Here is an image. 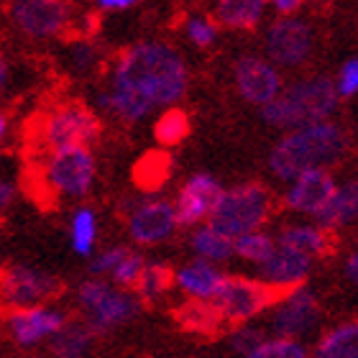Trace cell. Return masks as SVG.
<instances>
[{
  "label": "cell",
  "instance_id": "277c9868",
  "mask_svg": "<svg viewBox=\"0 0 358 358\" xmlns=\"http://www.w3.org/2000/svg\"><path fill=\"white\" fill-rule=\"evenodd\" d=\"M75 305L83 315V322L95 336H105L134 322L143 307L134 289L115 287L100 276H90L77 287Z\"/></svg>",
  "mask_w": 358,
  "mask_h": 358
},
{
  "label": "cell",
  "instance_id": "1f68e13d",
  "mask_svg": "<svg viewBox=\"0 0 358 358\" xmlns=\"http://www.w3.org/2000/svg\"><path fill=\"white\" fill-rule=\"evenodd\" d=\"M238 358H310V353H307V343H302V341L266 336L256 348H251Z\"/></svg>",
  "mask_w": 358,
  "mask_h": 358
},
{
  "label": "cell",
  "instance_id": "e575fe53",
  "mask_svg": "<svg viewBox=\"0 0 358 358\" xmlns=\"http://www.w3.org/2000/svg\"><path fill=\"white\" fill-rule=\"evenodd\" d=\"M67 62L69 67L75 69L77 75H90L92 69L100 67V52H97V46L90 41L87 36H77L75 41H69L67 46Z\"/></svg>",
  "mask_w": 358,
  "mask_h": 358
},
{
  "label": "cell",
  "instance_id": "30bf717a",
  "mask_svg": "<svg viewBox=\"0 0 358 358\" xmlns=\"http://www.w3.org/2000/svg\"><path fill=\"white\" fill-rule=\"evenodd\" d=\"M274 299L276 292L268 289L259 276L228 274L213 305L225 325H243V322H256L259 317H264L268 307L274 305Z\"/></svg>",
  "mask_w": 358,
  "mask_h": 358
},
{
  "label": "cell",
  "instance_id": "52a82bcc",
  "mask_svg": "<svg viewBox=\"0 0 358 358\" xmlns=\"http://www.w3.org/2000/svg\"><path fill=\"white\" fill-rule=\"evenodd\" d=\"M97 177V162L87 146L46 151L38 169V185L52 200H85Z\"/></svg>",
  "mask_w": 358,
  "mask_h": 358
},
{
  "label": "cell",
  "instance_id": "4316f807",
  "mask_svg": "<svg viewBox=\"0 0 358 358\" xmlns=\"http://www.w3.org/2000/svg\"><path fill=\"white\" fill-rule=\"evenodd\" d=\"M169 177H172V157H169V151H149V154H143L136 162L134 182L143 194H157L169 182Z\"/></svg>",
  "mask_w": 358,
  "mask_h": 358
},
{
  "label": "cell",
  "instance_id": "83f0119b",
  "mask_svg": "<svg viewBox=\"0 0 358 358\" xmlns=\"http://www.w3.org/2000/svg\"><path fill=\"white\" fill-rule=\"evenodd\" d=\"M174 289V268L166 262H146L138 274V282L134 284V294L141 299V305L146 302H159L164 299L169 292Z\"/></svg>",
  "mask_w": 358,
  "mask_h": 358
},
{
  "label": "cell",
  "instance_id": "74e56055",
  "mask_svg": "<svg viewBox=\"0 0 358 358\" xmlns=\"http://www.w3.org/2000/svg\"><path fill=\"white\" fill-rule=\"evenodd\" d=\"M128 246H108L103 251L90 256V274L100 276V279H108V274L113 271V266L120 262V256L126 254Z\"/></svg>",
  "mask_w": 358,
  "mask_h": 358
},
{
  "label": "cell",
  "instance_id": "ac0fdd59",
  "mask_svg": "<svg viewBox=\"0 0 358 358\" xmlns=\"http://www.w3.org/2000/svg\"><path fill=\"white\" fill-rule=\"evenodd\" d=\"M313 268H315L313 259H307L305 254H297V251H292V248L276 243L271 256L256 268V271H259L256 276L266 284L268 289H274L276 294H282V292L297 289V287L310 282Z\"/></svg>",
  "mask_w": 358,
  "mask_h": 358
},
{
  "label": "cell",
  "instance_id": "d4e9b609",
  "mask_svg": "<svg viewBox=\"0 0 358 358\" xmlns=\"http://www.w3.org/2000/svg\"><path fill=\"white\" fill-rule=\"evenodd\" d=\"M189 248H192L194 259L215 264V266H223V264H228L233 259V238H228L225 233H220L215 225L210 223L192 228Z\"/></svg>",
  "mask_w": 358,
  "mask_h": 358
},
{
  "label": "cell",
  "instance_id": "9a60e30c",
  "mask_svg": "<svg viewBox=\"0 0 358 358\" xmlns=\"http://www.w3.org/2000/svg\"><path fill=\"white\" fill-rule=\"evenodd\" d=\"M233 85L248 105L264 108L284 90V75L264 54H241L233 64Z\"/></svg>",
  "mask_w": 358,
  "mask_h": 358
},
{
  "label": "cell",
  "instance_id": "60d3db41",
  "mask_svg": "<svg viewBox=\"0 0 358 358\" xmlns=\"http://www.w3.org/2000/svg\"><path fill=\"white\" fill-rule=\"evenodd\" d=\"M305 0H266V6H271L279 15H294L302 8Z\"/></svg>",
  "mask_w": 358,
  "mask_h": 358
},
{
  "label": "cell",
  "instance_id": "8992f818",
  "mask_svg": "<svg viewBox=\"0 0 358 358\" xmlns=\"http://www.w3.org/2000/svg\"><path fill=\"white\" fill-rule=\"evenodd\" d=\"M271 213H274L271 189L264 187L262 182H241L228 189L223 187L208 223L215 225L228 238H238L243 233L264 228Z\"/></svg>",
  "mask_w": 358,
  "mask_h": 358
},
{
  "label": "cell",
  "instance_id": "b9f144b4",
  "mask_svg": "<svg viewBox=\"0 0 358 358\" xmlns=\"http://www.w3.org/2000/svg\"><path fill=\"white\" fill-rule=\"evenodd\" d=\"M343 276L348 284H356L358 282V254L351 251V254L343 259Z\"/></svg>",
  "mask_w": 358,
  "mask_h": 358
},
{
  "label": "cell",
  "instance_id": "f6af8a7d",
  "mask_svg": "<svg viewBox=\"0 0 358 358\" xmlns=\"http://www.w3.org/2000/svg\"><path fill=\"white\" fill-rule=\"evenodd\" d=\"M23 358H41V356H23Z\"/></svg>",
  "mask_w": 358,
  "mask_h": 358
},
{
  "label": "cell",
  "instance_id": "5bb4252c",
  "mask_svg": "<svg viewBox=\"0 0 358 358\" xmlns=\"http://www.w3.org/2000/svg\"><path fill=\"white\" fill-rule=\"evenodd\" d=\"M69 322V315L54 302L36 307L10 310L6 317V333L10 343L21 351H36L41 345H49L57 333Z\"/></svg>",
  "mask_w": 358,
  "mask_h": 358
},
{
  "label": "cell",
  "instance_id": "5b68a950",
  "mask_svg": "<svg viewBox=\"0 0 358 358\" xmlns=\"http://www.w3.org/2000/svg\"><path fill=\"white\" fill-rule=\"evenodd\" d=\"M103 134V118L100 113L92 110L87 103L80 100H64V103L52 105L49 110L41 113L36 120V136L34 141L41 146V151L69 149V146H87Z\"/></svg>",
  "mask_w": 358,
  "mask_h": 358
},
{
  "label": "cell",
  "instance_id": "8d00e7d4",
  "mask_svg": "<svg viewBox=\"0 0 358 358\" xmlns=\"http://www.w3.org/2000/svg\"><path fill=\"white\" fill-rule=\"evenodd\" d=\"M333 87H336L338 100H351L358 92V59L351 57L345 59L338 69V75L333 77Z\"/></svg>",
  "mask_w": 358,
  "mask_h": 358
},
{
  "label": "cell",
  "instance_id": "ba28073f",
  "mask_svg": "<svg viewBox=\"0 0 358 358\" xmlns=\"http://www.w3.org/2000/svg\"><path fill=\"white\" fill-rule=\"evenodd\" d=\"M322 322V302L313 287H297V289L276 294L274 305L266 313V333L268 336L302 341L315 336Z\"/></svg>",
  "mask_w": 358,
  "mask_h": 358
},
{
  "label": "cell",
  "instance_id": "9c48e42d",
  "mask_svg": "<svg viewBox=\"0 0 358 358\" xmlns=\"http://www.w3.org/2000/svg\"><path fill=\"white\" fill-rule=\"evenodd\" d=\"M315 54V31L305 18L279 15L264 31V57L279 72L302 69Z\"/></svg>",
  "mask_w": 358,
  "mask_h": 358
},
{
  "label": "cell",
  "instance_id": "7a4b0ae2",
  "mask_svg": "<svg viewBox=\"0 0 358 358\" xmlns=\"http://www.w3.org/2000/svg\"><path fill=\"white\" fill-rule=\"evenodd\" d=\"M348 149L351 138L341 123H310L294 131H284L282 138L268 151V172L282 182H289L307 169H333L343 162Z\"/></svg>",
  "mask_w": 358,
  "mask_h": 358
},
{
  "label": "cell",
  "instance_id": "7bdbcfd3",
  "mask_svg": "<svg viewBox=\"0 0 358 358\" xmlns=\"http://www.w3.org/2000/svg\"><path fill=\"white\" fill-rule=\"evenodd\" d=\"M8 75H10V69H8V59L0 54V92L6 90V85H8Z\"/></svg>",
  "mask_w": 358,
  "mask_h": 358
},
{
  "label": "cell",
  "instance_id": "f1b7e54d",
  "mask_svg": "<svg viewBox=\"0 0 358 358\" xmlns=\"http://www.w3.org/2000/svg\"><path fill=\"white\" fill-rule=\"evenodd\" d=\"M189 134H192V118L185 108L172 105V108L159 110L157 120H154V138H157L159 149H174L182 141H187Z\"/></svg>",
  "mask_w": 358,
  "mask_h": 358
},
{
  "label": "cell",
  "instance_id": "484cf974",
  "mask_svg": "<svg viewBox=\"0 0 358 358\" xmlns=\"http://www.w3.org/2000/svg\"><path fill=\"white\" fill-rule=\"evenodd\" d=\"M95 333L85 322L69 320L57 336L49 341L52 358H90L95 351Z\"/></svg>",
  "mask_w": 358,
  "mask_h": 358
},
{
  "label": "cell",
  "instance_id": "4dcf8cb0",
  "mask_svg": "<svg viewBox=\"0 0 358 358\" xmlns=\"http://www.w3.org/2000/svg\"><path fill=\"white\" fill-rule=\"evenodd\" d=\"M274 248H276L274 233L259 228V231L243 233L238 238H233V259H241L243 264H251V266L259 268L271 256Z\"/></svg>",
  "mask_w": 358,
  "mask_h": 358
},
{
  "label": "cell",
  "instance_id": "7c38bea8",
  "mask_svg": "<svg viewBox=\"0 0 358 358\" xmlns=\"http://www.w3.org/2000/svg\"><path fill=\"white\" fill-rule=\"evenodd\" d=\"M62 282L52 271L31 264H6L0 266V302L8 310L49 305L59 297Z\"/></svg>",
  "mask_w": 358,
  "mask_h": 358
},
{
  "label": "cell",
  "instance_id": "ee69618b",
  "mask_svg": "<svg viewBox=\"0 0 358 358\" xmlns=\"http://www.w3.org/2000/svg\"><path fill=\"white\" fill-rule=\"evenodd\" d=\"M8 128H10V120H8V115L3 110H0V143L6 141L8 136Z\"/></svg>",
  "mask_w": 358,
  "mask_h": 358
},
{
  "label": "cell",
  "instance_id": "e0dca14e",
  "mask_svg": "<svg viewBox=\"0 0 358 358\" xmlns=\"http://www.w3.org/2000/svg\"><path fill=\"white\" fill-rule=\"evenodd\" d=\"M220 192H223V185L217 182V177L208 172L192 174L179 187L177 197L172 200L179 228H197V225L208 223Z\"/></svg>",
  "mask_w": 358,
  "mask_h": 358
},
{
  "label": "cell",
  "instance_id": "44dd1931",
  "mask_svg": "<svg viewBox=\"0 0 358 358\" xmlns=\"http://www.w3.org/2000/svg\"><path fill=\"white\" fill-rule=\"evenodd\" d=\"M358 217V185L356 182H338L336 192L330 194V200L325 202V208L313 217L315 225H320L322 231H328L330 236L345 231L356 223Z\"/></svg>",
  "mask_w": 358,
  "mask_h": 358
},
{
  "label": "cell",
  "instance_id": "cb8c5ba5",
  "mask_svg": "<svg viewBox=\"0 0 358 358\" xmlns=\"http://www.w3.org/2000/svg\"><path fill=\"white\" fill-rule=\"evenodd\" d=\"M174 320L182 330L192 336H217L225 328L223 317L213 302H197V299H182L174 310Z\"/></svg>",
  "mask_w": 358,
  "mask_h": 358
},
{
  "label": "cell",
  "instance_id": "ab89813d",
  "mask_svg": "<svg viewBox=\"0 0 358 358\" xmlns=\"http://www.w3.org/2000/svg\"><path fill=\"white\" fill-rule=\"evenodd\" d=\"M138 3L141 0H95L97 10H103V13H120V10L138 6Z\"/></svg>",
  "mask_w": 358,
  "mask_h": 358
},
{
  "label": "cell",
  "instance_id": "4fadbf2b",
  "mask_svg": "<svg viewBox=\"0 0 358 358\" xmlns=\"http://www.w3.org/2000/svg\"><path fill=\"white\" fill-rule=\"evenodd\" d=\"M126 228L128 238L136 246L154 248L172 241L179 231L177 215H174L172 200H164L159 194H143L141 200L128 202Z\"/></svg>",
  "mask_w": 358,
  "mask_h": 358
},
{
  "label": "cell",
  "instance_id": "f546056e",
  "mask_svg": "<svg viewBox=\"0 0 358 358\" xmlns=\"http://www.w3.org/2000/svg\"><path fill=\"white\" fill-rule=\"evenodd\" d=\"M97 238H100V220H97V213L87 205L77 208L69 217V246L77 256L90 259L95 254Z\"/></svg>",
  "mask_w": 358,
  "mask_h": 358
},
{
  "label": "cell",
  "instance_id": "f35d334b",
  "mask_svg": "<svg viewBox=\"0 0 358 358\" xmlns=\"http://www.w3.org/2000/svg\"><path fill=\"white\" fill-rule=\"evenodd\" d=\"M15 202V185L13 179L0 177V215L10 210V205Z\"/></svg>",
  "mask_w": 358,
  "mask_h": 358
},
{
  "label": "cell",
  "instance_id": "ffe728a7",
  "mask_svg": "<svg viewBox=\"0 0 358 358\" xmlns=\"http://www.w3.org/2000/svg\"><path fill=\"white\" fill-rule=\"evenodd\" d=\"M274 238L279 246H287L292 251H297V254H305L313 262L330 256L333 254V246H336V241H333V236L328 231H322L320 225L307 223V220L284 225Z\"/></svg>",
  "mask_w": 358,
  "mask_h": 358
},
{
  "label": "cell",
  "instance_id": "d6a6232c",
  "mask_svg": "<svg viewBox=\"0 0 358 358\" xmlns=\"http://www.w3.org/2000/svg\"><path fill=\"white\" fill-rule=\"evenodd\" d=\"M266 336H268L266 328L256 325V322L231 325V330L225 333V345H228V351H231L233 356L238 358V356H243V353L251 351V348H256Z\"/></svg>",
  "mask_w": 358,
  "mask_h": 358
},
{
  "label": "cell",
  "instance_id": "8fae6325",
  "mask_svg": "<svg viewBox=\"0 0 358 358\" xmlns=\"http://www.w3.org/2000/svg\"><path fill=\"white\" fill-rule=\"evenodd\" d=\"M10 23L34 41L67 36L75 26V8L69 0H10Z\"/></svg>",
  "mask_w": 358,
  "mask_h": 358
},
{
  "label": "cell",
  "instance_id": "3957f363",
  "mask_svg": "<svg viewBox=\"0 0 358 358\" xmlns=\"http://www.w3.org/2000/svg\"><path fill=\"white\" fill-rule=\"evenodd\" d=\"M338 100L333 80L328 75L299 77L294 83L284 85V90L268 105L259 108L262 120L276 131H294V128L333 120L338 113Z\"/></svg>",
  "mask_w": 358,
  "mask_h": 358
},
{
  "label": "cell",
  "instance_id": "7402d4cb",
  "mask_svg": "<svg viewBox=\"0 0 358 358\" xmlns=\"http://www.w3.org/2000/svg\"><path fill=\"white\" fill-rule=\"evenodd\" d=\"M310 358H358V322L341 320L315 338Z\"/></svg>",
  "mask_w": 358,
  "mask_h": 358
},
{
  "label": "cell",
  "instance_id": "6da1fadb",
  "mask_svg": "<svg viewBox=\"0 0 358 358\" xmlns=\"http://www.w3.org/2000/svg\"><path fill=\"white\" fill-rule=\"evenodd\" d=\"M189 87L185 57L166 41H136L120 49L108 67V87L97 108L123 123H141L154 110L177 105Z\"/></svg>",
  "mask_w": 358,
  "mask_h": 358
},
{
  "label": "cell",
  "instance_id": "d590c367",
  "mask_svg": "<svg viewBox=\"0 0 358 358\" xmlns=\"http://www.w3.org/2000/svg\"><path fill=\"white\" fill-rule=\"evenodd\" d=\"M143 264H146V259H143L138 251L126 248V254L120 256V262L115 264L113 271L108 274V282L115 284V287H123V289H134V284L138 282V274H141Z\"/></svg>",
  "mask_w": 358,
  "mask_h": 358
},
{
  "label": "cell",
  "instance_id": "836d02e7",
  "mask_svg": "<svg viewBox=\"0 0 358 358\" xmlns=\"http://www.w3.org/2000/svg\"><path fill=\"white\" fill-rule=\"evenodd\" d=\"M182 31H185L187 41L192 46H197V49L215 46L217 36H220V29H217V23L213 21V15H187Z\"/></svg>",
  "mask_w": 358,
  "mask_h": 358
},
{
  "label": "cell",
  "instance_id": "603a6c76",
  "mask_svg": "<svg viewBox=\"0 0 358 358\" xmlns=\"http://www.w3.org/2000/svg\"><path fill=\"white\" fill-rule=\"evenodd\" d=\"M266 15V0H215L217 29L254 31Z\"/></svg>",
  "mask_w": 358,
  "mask_h": 358
},
{
  "label": "cell",
  "instance_id": "d6986e66",
  "mask_svg": "<svg viewBox=\"0 0 358 358\" xmlns=\"http://www.w3.org/2000/svg\"><path fill=\"white\" fill-rule=\"evenodd\" d=\"M225 276L228 274L223 271V266L192 259V262H187L179 268H174V289L185 299L213 302V299L217 297L220 287H223Z\"/></svg>",
  "mask_w": 358,
  "mask_h": 358
},
{
  "label": "cell",
  "instance_id": "2e32d148",
  "mask_svg": "<svg viewBox=\"0 0 358 358\" xmlns=\"http://www.w3.org/2000/svg\"><path fill=\"white\" fill-rule=\"evenodd\" d=\"M338 179L330 169H307L292 177L284 187L282 205L299 217H315L336 192Z\"/></svg>",
  "mask_w": 358,
  "mask_h": 358
}]
</instances>
